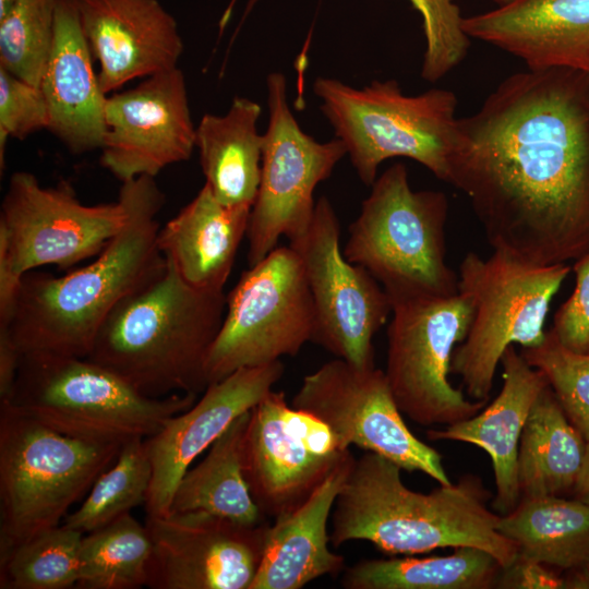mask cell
Returning a JSON list of instances; mask_svg holds the SVG:
<instances>
[{
	"mask_svg": "<svg viewBox=\"0 0 589 589\" xmlns=\"http://www.w3.org/2000/svg\"><path fill=\"white\" fill-rule=\"evenodd\" d=\"M409 1L422 16L425 50L421 76L435 82L457 67L467 55L470 38L461 27L464 16L454 0Z\"/></svg>",
	"mask_w": 589,
	"mask_h": 589,
	"instance_id": "d590c367",
	"label": "cell"
},
{
	"mask_svg": "<svg viewBox=\"0 0 589 589\" xmlns=\"http://www.w3.org/2000/svg\"><path fill=\"white\" fill-rule=\"evenodd\" d=\"M77 5L106 95L178 67L183 41L176 19L158 0H77Z\"/></svg>",
	"mask_w": 589,
	"mask_h": 589,
	"instance_id": "ffe728a7",
	"label": "cell"
},
{
	"mask_svg": "<svg viewBox=\"0 0 589 589\" xmlns=\"http://www.w3.org/2000/svg\"><path fill=\"white\" fill-rule=\"evenodd\" d=\"M197 396L148 397L86 358L24 353L11 396L0 405L68 436L124 444L153 436Z\"/></svg>",
	"mask_w": 589,
	"mask_h": 589,
	"instance_id": "8992f818",
	"label": "cell"
},
{
	"mask_svg": "<svg viewBox=\"0 0 589 589\" xmlns=\"http://www.w3.org/2000/svg\"><path fill=\"white\" fill-rule=\"evenodd\" d=\"M564 589H589V568L563 572Z\"/></svg>",
	"mask_w": 589,
	"mask_h": 589,
	"instance_id": "60d3db41",
	"label": "cell"
},
{
	"mask_svg": "<svg viewBox=\"0 0 589 589\" xmlns=\"http://www.w3.org/2000/svg\"><path fill=\"white\" fill-rule=\"evenodd\" d=\"M267 524L247 526L205 512L146 516L151 589H250Z\"/></svg>",
	"mask_w": 589,
	"mask_h": 589,
	"instance_id": "e0dca14e",
	"label": "cell"
},
{
	"mask_svg": "<svg viewBox=\"0 0 589 589\" xmlns=\"http://www.w3.org/2000/svg\"><path fill=\"white\" fill-rule=\"evenodd\" d=\"M371 187L349 227L344 256L370 272L392 305L457 294L458 274L446 262V194L413 191L401 163Z\"/></svg>",
	"mask_w": 589,
	"mask_h": 589,
	"instance_id": "5b68a950",
	"label": "cell"
},
{
	"mask_svg": "<svg viewBox=\"0 0 589 589\" xmlns=\"http://www.w3.org/2000/svg\"><path fill=\"white\" fill-rule=\"evenodd\" d=\"M119 194L128 206L127 221L95 260L63 276L23 275L8 327L21 354L87 358L113 309L165 269L157 242L165 194L155 177L122 182Z\"/></svg>",
	"mask_w": 589,
	"mask_h": 589,
	"instance_id": "7a4b0ae2",
	"label": "cell"
},
{
	"mask_svg": "<svg viewBox=\"0 0 589 589\" xmlns=\"http://www.w3.org/2000/svg\"><path fill=\"white\" fill-rule=\"evenodd\" d=\"M387 328L385 375L402 414L431 426L471 418L485 400H468L449 380L453 352L467 336L473 315L461 292L393 305Z\"/></svg>",
	"mask_w": 589,
	"mask_h": 589,
	"instance_id": "8fae6325",
	"label": "cell"
},
{
	"mask_svg": "<svg viewBox=\"0 0 589 589\" xmlns=\"http://www.w3.org/2000/svg\"><path fill=\"white\" fill-rule=\"evenodd\" d=\"M289 241L312 296V341L357 366H375L373 338L393 305L370 272L344 256L339 219L327 197L316 201L306 231Z\"/></svg>",
	"mask_w": 589,
	"mask_h": 589,
	"instance_id": "5bb4252c",
	"label": "cell"
},
{
	"mask_svg": "<svg viewBox=\"0 0 589 589\" xmlns=\"http://www.w3.org/2000/svg\"><path fill=\"white\" fill-rule=\"evenodd\" d=\"M572 497L589 505V441L581 469L572 491Z\"/></svg>",
	"mask_w": 589,
	"mask_h": 589,
	"instance_id": "ab89813d",
	"label": "cell"
},
{
	"mask_svg": "<svg viewBox=\"0 0 589 589\" xmlns=\"http://www.w3.org/2000/svg\"><path fill=\"white\" fill-rule=\"evenodd\" d=\"M250 410L239 416L212 444L205 458L183 474L170 512L201 510L231 521L256 526L263 514L243 474L242 444Z\"/></svg>",
	"mask_w": 589,
	"mask_h": 589,
	"instance_id": "f1b7e54d",
	"label": "cell"
},
{
	"mask_svg": "<svg viewBox=\"0 0 589 589\" xmlns=\"http://www.w3.org/2000/svg\"><path fill=\"white\" fill-rule=\"evenodd\" d=\"M291 406L323 421L346 447L356 445L438 484L452 483L443 456L409 430L385 372L375 366L330 360L303 377Z\"/></svg>",
	"mask_w": 589,
	"mask_h": 589,
	"instance_id": "9a60e30c",
	"label": "cell"
},
{
	"mask_svg": "<svg viewBox=\"0 0 589 589\" xmlns=\"http://www.w3.org/2000/svg\"><path fill=\"white\" fill-rule=\"evenodd\" d=\"M100 165L121 182L156 177L188 160L195 148L187 84L178 68L107 96Z\"/></svg>",
	"mask_w": 589,
	"mask_h": 589,
	"instance_id": "ac0fdd59",
	"label": "cell"
},
{
	"mask_svg": "<svg viewBox=\"0 0 589 589\" xmlns=\"http://www.w3.org/2000/svg\"><path fill=\"white\" fill-rule=\"evenodd\" d=\"M401 470L371 452L354 459L334 505V546L363 540L405 555L474 546L503 568L515 561L517 545L498 531L501 515L488 506L492 493L480 477L466 473L425 494L407 488Z\"/></svg>",
	"mask_w": 589,
	"mask_h": 589,
	"instance_id": "3957f363",
	"label": "cell"
},
{
	"mask_svg": "<svg viewBox=\"0 0 589 589\" xmlns=\"http://www.w3.org/2000/svg\"><path fill=\"white\" fill-rule=\"evenodd\" d=\"M449 184L488 243L550 265L589 249V73L527 69L458 118Z\"/></svg>",
	"mask_w": 589,
	"mask_h": 589,
	"instance_id": "6da1fadb",
	"label": "cell"
},
{
	"mask_svg": "<svg viewBox=\"0 0 589 589\" xmlns=\"http://www.w3.org/2000/svg\"><path fill=\"white\" fill-rule=\"evenodd\" d=\"M83 533L61 524L0 557L1 589H68L80 576Z\"/></svg>",
	"mask_w": 589,
	"mask_h": 589,
	"instance_id": "d6a6232c",
	"label": "cell"
},
{
	"mask_svg": "<svg viewBox=\"0 0 589 589\" xmlns=\"http://www.w3.org/2000/svg\"><path fill=\"white\" fill-rule=\"evenodd\" d=\"M77 0H58L55 37L40 88L51 131L73 154L100 149L107 131L103 92Z\"/></svg>",
	"mask_w": 589,
	"mask_h": 589,
	"instance_id": "7402d4cb",
	"label": "cell"
},
{
	"mask_svg": "<svg viewBox=\"0 0 589 589\" xmlns=\"http://www.w3.org/2000/svg\"><path fill=\"white\" fill-rule=\"evenodd\" d=\"M497 589H564L563 572L517 554L498 576Z\"/></svg>",
	"mask_w": 589,
	"mask_h": 589,
	"instance_id": "f35d334b",
	"label": "cell"
},
{
	"mask_svg": "<svg viewBox=\"0 0 589 589\" xmlns=\"http://www.w3.org/2000/svg\"><path fill=\"white\" fill-rule=\"evenodd\" d=\"M501 364L502 388L488 407L443 430H429L426 435L431 441L468 443L489 454L495 483L491 506L503 516L520 501L517 476L520 435L536 399L549 383L540 370L529 365L516 351L514 345L505 350Z\"/></svg>",
	"mask_w": 589,
	"mask_h": 589,
	"instance_id": "603a6c76",
	"label": "cell"
},
{
	"mask_svg": "<svg viewBox=\"0 0 589 589\" xmlns=\"http://www.w3.org/2000/svg\"><path fill=\"white\" fill-rule=\"evenodd\" d=\"M122 445L68 436L0 405V557L60 526Z\"/></svg>",
	"mask_w": 589,
	"mask_h": 589,
	"instance_id": "ba28073f",
	"label": "cell"
},
{
	"mask_svg": "<svg viewBox=\"0 0 589 589\" xmlns=\"http://www.w3.org/2000/svg\"><path fill=\"white\" fill-rule=\"evenodd\" d=\"M261 113L257 103L237 96L225 115L205 113L195 129L205 184L227 206L252 208L255 202L263 154Z\"/></svg>",
	"mask_w": 589,
	"mask_h": 589,
	"instance_id": "484cf974",
	"label": "cell"
},
{
	"mask_svg": "<svg viewBox=\"0 0 589 589\" xmlns=\"http://www.w3.org/2000/svg\"><path fill=\"white\" fill-rule=\"evenodd\" d=\"M491 1H493L494 3H496V7H498V5H504V4H506V3H508V2L512 1V0H491Z\"/></svg>",
	"mask_w": 589,
	"mask_h": 589,
	"instance_id": "7bdbcfd3",
	"label": "cell"
},
{
	"mask_svg": "<svg viewBox=\"0 0 589 589\" xmlns=\"http://www.w3.org/2000/svg\"><path fill=\"white\" fill-rule=\"evenodd\" d=\"M503 567L474 546L448 555L363 560L345 569L346 589H491Z\"/></svg>",
	"mask_w": 589,
	"mask_h": 589,
	"instance_id": "f546056e",
	"label": "cell"
},
{
	"mask_svg": "<svg viewBox=\"0 0 589 589\" xmlns=\"http://www.w3.org/2000/svg\"><path fill=\"white\" fill-rule=\"evenodd\" d=\"M58 0H16L0 19V67L40 86L55 37Z\"/></svg>",
	"mask_w": 589,
	"mask_h": 589,
	"instance_id": "836d02e7",
	"label": "cell"
},
{
	"mask_svg": "<svg viewBox=\"0 0 589 589\" xmlns=\"http://www.w3.org/2000/svg\"><path fill=\"white\" fill-rule=\"evenodd\" d=\"M266 87L268 124L247 231L249 266L276 249L281 236L291 240L306 231L315 209L316 185L329 178L347 154L339 139L320 143L302 131L290 110L283 73L268 74Z\"/></svg>",
	"mask_w": 589,
	"mask_h": 589,
	"instance_id": "4fadbf2b",
	"label": "cell"
},
{
	"mask_svg": "<svg viewBox=\"0 0 589 589\" xmlns=\"http://www.w3.org/2000/svg\"><path fill=\"white\" fill-rule=\"evenodd\" d=\"M152 543L130 513L82 537L81 589H137L146 586Z\"/></svg>",
	"mask_w": 589,
	"mask_h": 589,
	"instance_id": "4dcf8cb0",
	"label": "cell"
},
{
	"mask_svg": "<svg viewBox=\"0 0 589 589\" xmlns=\"http://www.w3.org/2000/svg\"><path fill=\"white\" fill-rule=\"evenodd\" d=\"M572 269L574 290L555 312L551 329L569 350L589 354V249L575 260Z\"/></svg>",
	"mask_w": 589,
	"mask_h": 589,
	"instance_id": "74e56055",
	"label": "cell"
},
{
	"mask_svg": "<svg viewBox=\"0 0 589 589\" xmlns=\"http://www.w3.org/2000/svg\"><path fill=\"white\" fill-rule=\"evenodd\" d=\"M124 199L85 205L68 182L44 187L31 172L9 181L0 213V265L22 278L38 267L70 269L97 256L122 229Z\"/></svg>",
	"mask_w": 589,
	"mask_h": 589,
	"instance_id": "7c38bea8",
	"label": "cell"
},
{
	"mask_svg": "<svg viewBox=\"0 0 589 589\" xmlns=\"http://www.w3.org/2000/svg\"><path fill=\"white\" fill-rule=\"evenodd\" d=\"M354 459L349 452L306 500L268 526L250 589H300L344 569L345 557L328 548L327 521Z\"/></svg>",
	"mask_w": 589,
	"mask_h": 589,
	"instance_id": "cb8c5ba5",
	"label": "cell"
},
{
	"mask_svg": "<svg viewBox=\"0 0 589 589\" xmlns=\"http://www.w3.org/2000/svg\"><path fill=\"white\" fill-rule=\"evenodd\" d=\"M497 528L520 556L561 572L589 568V505L574 497L521 498Z\"/></svg>",
	"mask_w": 589,
	"mask_h": 589,
	"instance_id": "83f0119b",
	"label": "cell"
},
{
	"mask_svg": "<svg viewBox=\"0 0 589 589\" xmlns=\"http://www.w3.org/2000/svg\"><path fill=\"white\" fill-rule=\"evenodd\" d=\"M315 314L306 276L290 247L274 249L240 276L227 296L206 363L207 386L242 368L294 357L312 341Z\"/></svg>",
	"mask_w": 589,
	"mask_h": 589,
	"instance_id": "30bf717a",
	"label": "cell"
},
{
	"mask_svg": "<svg viewBox=\"0 0 589 589\" xmlns=\"http://www.w3.org/2000/svg\"><path fill=\"white\" fill-rule=\"evenodd\" d=\"M49 112L44 93L0 67V168L5 166V146L10 137L23 140L48 129Z\"/></svg>",
	"mask_w": 589,
	"mask_h": 589,
	"instance_id": "8d00e7d4",
	"label": "cell"
},
{
	"mask_svg": "<svg viewBox=\"0 0 589 589\" xmlns=\"http://www.w3.org/2000/svg\"><path fill=\"white\" fill-rule=\"evenodd\" d=\"M520 354L544 374L569 421L589 441V354L563 346L552 329Z\"/></svg>",
	"mask_w": 589,
	"mask_h": 589,
	"instance_id": "e575fe53",
	"label": "cell"
},
{
	"mask_svg": "<svg viewBox=\"0 0 589 589\" xmlns=\"http://www.w3.org/2000/svg\"><path fill=\"white\" fill-rule=\"evenodd\" d=\"M572 267L541 265L502 251L483 259L468 252L458 268V292L473 304L466 338L456 346L450 373L460 376L472 400H489L505 350L531 347L545 336L550 304Z\"/></svg>",
	"mask_w": 589,
	"mask_h": 589,
	"instance_id": "9c48e42d",
	"label": "cell"
},
{
	"mask_svg": "<svg viewBox=\"0 0 589 589\" xmlns=\"http://www.w3.org/2000/svg\"><path fill=\"white\" fill-rule=\"evenodd\" d=\"M586 448L587 440L569 421L550 385L545 386L520 435V500L572 495Z\"/></svg>",
	"mask_w": 589,
	"mask_h": 589,
	"instance_id": "4316f807",
	"label": "cell"
},
{
	"mask_svg": "<svg viewBox=\"0 0 589 589\" xmlns=\"http://www.w3.org/2000/svg\"><path fill=\"white\" fill-rule=\"evenodd\" d=\"M349 452L323 421L272 389L250 410L243 474L262 514L276 518L306 500Z\"/></svg>",
	"mask_w": 589,
	"mask_h": 589,
	"instance_id": "2e32d148",
	"label": "cell"
},
{
	"mask_svg": "<svg viewBox=\"0 0 589 589\" xmlns=\"http://www.w3.org/2000/svg\"><path fill=\"white\" fill-rule=\"evenodd\" d=\"M284 371L280 360L239 369L209 384L189 409L171 417L156 434L145 438L152 464V481L144 504L146 516L170 513L177 485L190 465L235 419L257 405Z\"/></svg>",
	"mask_w": 589,
	"mask_h": 589,
	"instance_id": "d6986e66",
	"label": "cell"
},
{
	"mask_svg": "<svg viewBox=\"0 0 589 589\" xmlns=\"http://www.w3.org/2000/svg\"><path fill=\"white\" fill-rule=\"evenodd\" d=\"M16 0H0V19L7 14Z\"/></svg>",
	"mask_w": 589,
	"mask_h": 589,
	"instance_id": "b9f144b4",
	"label": "cell"
},
{
	"mask_svg": "<svg viewBox=\"0 0 589 589\" xmlns=\"http://www.w3.org/2000/svg\"><path fill=\"white\" fill-rule=\"evenodd\" d=\"M313 91L364 184L372 185L380 165L394 157L410 158L448 183L458 127L452 91L432 88L409 96L395 80L357 88L323 76Z\"/></svg>",
	"mask_w": 589,
	"mask_h": 589,
	"instance_id": "52a82bcc",
	"label": "cell"
},
{
	"mask_svg": "<svg viewBox=\"0 0 589 589\" xmlns=\"http://www.w3.org/2000/svg\"><path fill=\"white\" fill-rule=\"evenodd\" d=\"M151 481L152 464L145 438L130 440L97 478L81 506L67 515L62 524L83 534L101 528L145 504Z\"/></svg>",
	"mask_w": 589,
	"mask_h": 589,
	"instance_id": "1f68e13d",
	"label": "cell"
},
{
	"mask_svg": "<svg viewBox=\"0 0 589 589\" xmlns=\"http://www.w3.org/2000/svg\"><path fill=\"white\" fill-rule=\"evenodd\" d=\"M226 308L224 291L190 286L167 262L161 274L108 315L86 359L148 397L200 395Z\"/></svg>",
	"mask_w": 589,
	"mask_h": 589,
	"instance_id": "277c9868",
	"label": "cell"
},
{
	"mask_svg": "<svg viewBox=\"0 0 589 589\" xmlns=\"http://www.w3.org/2000/svg\"><path fill=\"white\" fill-rule=\"evenodd\" d=\"M469 38L522 60L528 69L589 73V0H512L464 16Z\"/></svg>",
	"mask_w": 589,
	"mask_h": 589,
	"instance_id": "44dd1931",
	"label": "cell"
},
{
	"mask_svg": "<svg viewBox=\"0 0 589 589\" xmlns=\"http://www.w3.org/2000/svg\"><path fill=\"white\" fill-rule=\"evenodd\" d=\"M251 207L220 203L204 183L158 232V248L190 286L220 292L247 237Z\"/></svg>",
	"mask_w": 589,
	"mask_h": 589,
	"instance_id": "d4e9b609",
	"label": "cell"
}]
</instances>
